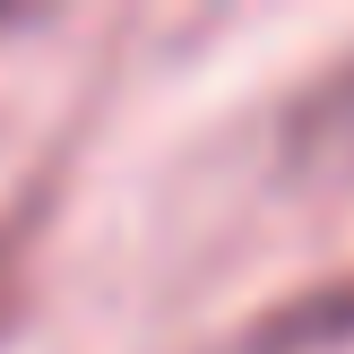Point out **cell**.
<instances>
[{
	"label": "cell",
	"mask_w": 354,
	"mask_h": 354,
	"mask_svg": "<svg viewBox=\"0 0 354 354\" xmlns=\"http://www.w3.org/2000/svg\"><path fill=\"white\" fill-rule=\"evenodd\" d=\"M354 328V286L346 294H328V303H294V311H277L268 320V354H286V346H328V337H346Z\"/></svg>",
	"instance_id": "obj_1"
},
{
	"label": "cell",
	"mask_w": 354,
	"mask_h": 354,
	"mask_svg": "<svg viewBox=\"0 0 354 354\" xmlns=\"http://www.w3.org/2000/svg\"><path fill=\"white\" fill-rule=\"evenodd\" d=\"M9 311H17V259H9V242H0V328H9Z\"/></svg>",
	"instance_id": "obj_2"
}]
</instances>
